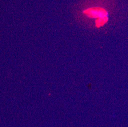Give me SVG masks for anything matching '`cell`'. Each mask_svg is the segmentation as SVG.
I'll return each instance as SVG.
<instances>
[{
    "mask_svg": "<svg viewBox=\"0 0 128 127\" xmlns=\"http://www.w3.org/2000/svg\"><path fill=\"white\" fill-rule=\"evenodd\" d=\"M84 13L87 16L91 18L98 19L106 16L108 15L107 11L102 8L95 7L86 9Z\"/></svg>",
    "mask_w": 128,
    "mask_h": 127,
    "instance_id": "obj_1",
    "label": "cell"
},
{
    "mask_svg": "<svg viewBox=\"0 0 128 127\" xmlns=\"http://www.w3.org/2000/svg\"><path fill=\"white\" fill-rule=\"evenodd\" d=\"M108 20V18L107 16L97 19L96 21H95L96 26L97 27H99L103 26L105 23L107 22Z\"/></svg>",
    "mask_w": 128,
    "mask_h": 127,
    "instance_id": "obj_2",
    "label": "cell"
}]
</instances>
